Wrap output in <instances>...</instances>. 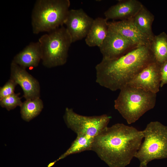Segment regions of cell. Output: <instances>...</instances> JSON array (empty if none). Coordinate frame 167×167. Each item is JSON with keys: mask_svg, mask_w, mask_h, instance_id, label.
I'll use <instances>...</instances> for the list:
<instances>
[{"mask_svg": "<svg viewBox=\"0 0 167 167\" xmlns=\"http://www.w3.org/2000/svg\"><path fill=\"white\" fill-rule=\"evenodd\" d=\"M143 139L142 131L118 123L94 137L91 151L109 167H125L135 157Z\"/></svg>", "mask_w": 167, "mask_h": 167, "instance_id": "cell-1", "label": "cell"}, {"mask_svg": "<svg viewBox=\"0 0 167 167\" xmlns=\"http://www.w3.org/2000/svg\"><path fill=\"white\" fill-rule=\"evenodd\" d=\"M154 61L150 46L146 45L137 47L116 59L102 58L95 67L96 82L113 91L120 90Z\"/></svg>", "mask_w": 167, "mask_h": 167, "instance_id": "cell-2", "label": "cell"}, {"mask_svg": "<svg viewBox=\"0 0 167 167\" xmlns=\"http://www.w3.org/2000/svg\"><path fill=\"white\" fill-rule=\"evenodd\" d=\"M120 90L114 107L129 124L135 122L155 105L156 93L128 85Z\"/></svg>", "mask_w": 167, "mask_h": 167, "instance_id": "cell-3", "label": "cell"}, {"mask_svg": "<svg viewBox=\"0 0 167 167\" xmlns=\"http://www.w3.org/2000/svg\"><path fill=\"white\" fill-rule=\"evenodd\" d=\"M70 6L69 0H37L31 15L33 33L49 32L64 24Z\"/></svg>", "mask_w": 167, "mask_h": 167, "instance_id": "cell-4", "label": "cell"}, {"mask_svg": "<svg viewBox=\"0 0 167 167\" xmlns=\"http://www.w3.org/2000/svg\"><path fill=\"white\" fill-rule=\"evenodd\" d=\"M42 53L43 65L51 68L66 63L68 52L72 42L63 26L42 35L39 39Z\"/></svg>", "mask_w": 167, "mask_h": 167, "instance_id": "cell-5", "label": "cell"}, {"mask_svg": "<svg viewBox=\"0 0 167 167\" xmlns=\"http://www.w3.org/2000/svg\"><path fill=\"white\" fill-rule=\"evenodd\" d=\"M143 131V141L135 157L140 164L167 158V126L157 121L148 123Z\"/></svg>", "mask_w": 167, "mask_h": 167, "instance_id": "cell-6", "label": "cell"}, {"mask_svg": "<svg viewBox=\"0 0 167 167\" xmlns=\"http://www.w3.org/2000/svg\"><path fill=\"white\" fill-rule=\"evenodd\" d=\"M67 127L77 135H85L94 137L106 127L110 117L106 114L98 116H86L77 113L72 108L66 107L63 116Z\"/></svg>", "mask_w": 167, "mask_h": 167, "instance_id": "cell-7", "label": "cell"}, {"mask_svg": "<svg viewBox=\"0 0 167 167\" xmlns=\"http://www.w3.org/2000/svg\"><path fill=\"white\" fill-rule=\"evenodd\" d=\"M137 47L121 35L109 28L106 36L99 48L102 58L112 60L121 57Z\"/></svg>", "mask_w": 167, "mask_h": 167, "instance_id": "cell-8", "label": "cell"}, {"mask_svg": "<svg viewBox=\"0 0 167 167\" xmlns=\"http://www.w3.org/2000/svg\"><path fill=\"white\" fill-rule=\"evenodd\" d=\"M94 20L82 8L69 10L64 24L71 36L73 43L86 37Z\"/></svg>", "mask_w": 167, "mask_h": 167, "instance_id": "cell-9", "label": "cell"}, {"mask_svg": "<svg viewBox=\"0 0 167 167\" xmlns=\"http://www.w3.org/2000/svg\"><path fill=\"white\" fill-rule=\"evenodd\" d=\"M160 66L156 61L150 63L127 85L156 94L160 87Z\"/></svg>", "mask_w": 167, "mask_h": 167, "instance_id": "cell-10", "label": "cell"}, {"mask_svg": "<svg viewBox=\"0 0 167 167\" xmlns=\"http://www.w3.org/2000/svg\"><path fill=\"white\" fill-rule=\"evenodd\" d=\"M10 77L22 88L26 100L40 98V86L38 80L25 69L12 61Z\"/></svg>", "mask_w": 167, "mask_h": 167, "instance_id": "cell-11", "label": "cell"}, {"mask_svg": "<svg viewBox=\"0 0 167 167\" xmlns=\"http://www.w3.org/2000/svg\"><path fill=\"white\" fill-rule=\"evenodd\" d=\"M109 28L117 32L137 46H150L151 40L135 26L132 19L108 22Z\"/></svg>", "mask_w": 167, "mask_h": 167, "instance_id": "cell-12", "label": "cell"}, {"mask_svg": "<svg viewBox=\"0 0 167 167\" xmlns=\"http://www.w3.org/2000/svg\"><path fill=\"white\" fill-rule=\"evenodd\" d=\"M143 5L137 0H121L111 6L104 13L108 20H129L132 19Z\"/></svg>", "mask_w": 167, "mask_h": 167, "instance_id": "cell-13", "label": "cell"}, {"mask_svg": "<svg viewBox=\"0 0 167 167\" xmlns=\"http://www.w3.org/2000/svg\"><path fill=\"white\" fill-rule=\"evenodd\" d=\"M42 58L41 49L38 41L30 43L14 56L12 61L26 69L37 67Z\"/></svg>", "mask_w": 167, "mask_h": 167, "instance_id": "cell-14", "label": "cell"}, {"mask_svg": "<svg viewBox=\"0 0 167 167\" xmlns=\"http://www.w3.org/2000/svg\"><path fill=\"white\" fill-rule=\"evenodd\" d=\"M105 18L98 17L94 19L91 27L85 39L86 44L92 47L101 45L107 34L108 21Z\"/></svg>", "mask_w": 167, "mask_h": 167, "instance_id": "cell-15", "label": "cell"}, {"mask_svg": "<svg viewBox=\"0 0 167 167\" xmlns=\"http://www.w3.org/2000/svg\"><path fill=\"white\" fill-rule=\"evenodd\" d=\"M154 19L153 15L143 5L132 20L136 28L151 41L155 36L152 30Z\"/></svg>", "mask_w": 167, "mask_h": 167, "instance_id": "cell-16", "label": "cell"}, {"mask_svg": "<svg viewBox=\"0 0 167 167\" xmlns=\"http://www.w3.org/2000/svg\"><path fill=\"white\" fill-rule=\"evenodd\" d=\"M150 49L156 61L161 65L167 60V35L163 32L154 36L151 41Z\"/></svg>", "mask_w": 167, "mask_h": 167, "instance_id": "cell-17", "label": "cell"}, {"mask_svg": "<svg viewBox=\"0 0 167 167\" xmlns=\"http://www.w3.org/2000/svg\"><path fill=\"white\" fill-rule=\"evenodd\" d=\"M43 107V101L40 97L26 100L20 107L21 117L29 122L40 114Z\"/></svg>", "mask_w": 167, "mask_h": 167, "instance_id": "cell-18", "label": "cell"}, {"mask_svg": "<svg viewBox=\"0 0 167 167\" xmlns=\"http://www.w3.org/2000/svg\"><path fill=\"white\" fill-rule=\"evenodd\" d=\"M94 137L85 135H77L70 147L55 161L63 159L70 155L86 151H91Z\"/></svg>", "mask_w": 167, "mask_h": 167, "instance_id": "cell-19", "label": "cell"}, {"mask_svg": "<svg viewBox=\"0 0 167 167\" xmlns=\"http://www.w3.org/2000/svg\"><path fill=\"white\" fill-rule=\"evenodd\" d=\"M20 93L14 94L0 100V105L9 111L17 106L20 107L23 102L19 97Z\"/></svg>", "mask_w": 167, "mask_h": 167, "instance_id": "cell-20", "label": "cell"}, {"mask_svg": "<svg viewBox=\"0 0 167 167\" xmlns=\"http://www.w3.org/2000/svg\"><path fill=\"white\" fill-rule=\"evenodd\" d=\"M17 85L14 81L10 78L0 88V100L15 93V88Z\"/></svg>", "mask_w": 167, "mask_h": 167, "instance_id": "cell-21", "label": "cell"}, {"mask_svg": "<svg viewBox=\"0 0 167 167\" xmlns=\"http://www.w3.org/2000/svg\"><path fill=\"white\" fill-rule=\"evenodd\" d=\"M161 81L160 87L167 84V60L160 66Z\"/></svg>", "mask_w": 167, "mask_h": 167, "instance_id": "cell-22", "label": "cell"}, {"mask_svg": "<svg viewBox=\"0 0 167 167\" xmlns=\"http://www.w3.org/2000/svg\"><path fill=\"white\" fill-rule=\"evenodd\" d=\"M139 167H148V165L140 164Z\"/></svg>", "mask_w": 167, "mask_h": 167, "instance_id": "cell-23", "label": "cell"}]
</instances>
